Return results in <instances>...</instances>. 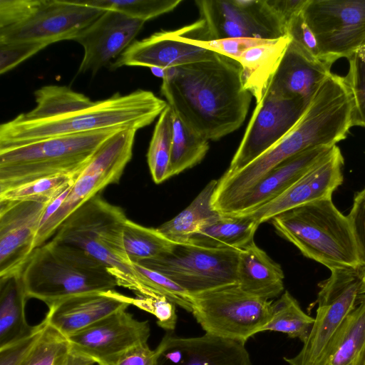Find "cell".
<instances>
[{
  "label": "cell",
  "mask_w": 365,
  "mask_h": 365,
  "mask_svg": "<svg viewBox=\"0 0 365 365\" xmlns=\"http://www.w3.org/2000/svg\"><path fill=\"white\" fill-rule=\"evenodd\" d=\"M309 103L266 92L256 107L225 173L242 169L274 145L297 124Z\"/></svg>",
  "instance_id": "cell-15"
},
{
  "label": "cell",
  "mask_w": 365,
  "mask_h": 365,
  "mask_svg": "<svg viewBox=\"0 0 365 365\" xmlns=\"http://www.w3.org/2000/svg\"><path fill=\"white\" fill-rule=\"evenodd\" d=\"M359 266L365 271V188L356 193L347 215Z\"/></svg>",
  "instance_id": "cell-44"
},
{
  "label": "cell",
  "mask_w": 365,
  "mask_h": 365,
  "mask_svg": "<svg viewBox=\"0 0 365 365\" xmlns=\"http://www.w3.org/2000/svg\"><path fill=\"white\" fill-rule=\"evenodd\" d=\"M46 46L36 42L0 43V73L14 68Z\"/></svg>",
  "instance_id": "cell-46"
},
{
  "label": "cell",
  "mask_w": 365,
  "mask_h": 365,
  "mask_svg": "<svg viewBox=\"0 0 365 365\" xmlns=\"http://www.w3.org/2000/svg\"><path fill=\"white\" fill-rule=\"evenodd\" d=\"M290 41L285 36L247 50L238 60L243 86L259 103L264 96Z\"/></svg>",
  "instance_id": "cell-26"
},
{
  "label": "cell",
  "mask_w": 365,
  "mask_h": 365,
  "mask_svg": "<svg viewBox=\"0 0 365 365\" xmlns=\"http://www.w3.org/2000/svg\"><path fill=\"white\" fill-rule=\"evenodd\" d=\"M365 344V299L332 335L316 365H354Z\"/></svg>",
  "instance_id": "cell-28"
},
{
  "label": "cell",
  "mask_w": 365,
  "mask_h": 365,
  "mask_svg": "<svg viewBox=\"0 0 365 365\" xmlns=\"http://www.w3.org/2000/svg\"><path fill=\"white\" fill-rule=\"evenodd\" d=\"M48 325L45 317L31 333L16 342L0 349V365H23Z\"/></svg>",
  "instance_id": "cell-42"
},
{
  "label": "cell",
  "mask_w": 365,
  "mask_h": 365,
  "mask_svg": "<svg viewBox=\"0 0 365 365\" xmlns=\"http://www.w3.org/2000/svg\"><path fill=\"white\" fill-rule=\"evenodd\" d=\"M28 299L48 307L78 294L115 290L108 268L76 247L51 238L36 247L21 272Z\"/></svg>",
  "instance_id": "cell-4"
},
{
  "label": "cell",
  "mask_w": 365,
  "mask_h": 365,
  "mask_svg": "<svg viewBox=\"0 0 365 365\" xmlns=\"http://www.w3.org/2000/svg\"><path fill=\"white\" fill-rule=\"evenodd\" d=\"M180 38L182 41L212 51L232 59L238 60L249 48L266 43L272 40L259 39L248 37L228 38L212 41H200L183 37L179 29Z\"/></svg>",
  "instance_id": "cell-41"
},
{
  "label": "cell",
  "mask_w": 365,
  "mask_h": 365,
  "mask_svg": "<svg viewBox=\"0 0 365 365\" xmlns=\"http://www.w3.org/2000/svg\"><path fill=\"white\" fill-rule=\"evenodd\" d=\"M319 284L317 314L307 341L289 365H316L328 341L346 317L365 299V271L359 265L330 270Z\"/></svg>",
  "instance_id": "cell-11"
},
{
  "label": "cell",
  "mask_w": 365,
  "mask_h": 365,
  "mask_svg": "<svg viewBox=\"0 0 365 365\" xmlns=\"http://www.w3.org/2000/svg\"><path fill=\"white\" fill-rule=\"evenodd\" d=\"M42 0H0V29L16 26L26 20Z\"/></svg>",
  "instance_id": "cell-47"
},
{
  "label": "cell",
  "mask_w": 365,
  "mask_h": 365,
  "mask_svg": "<svg viewBox=\"0 0 365 365\" xmlns=\"http://www.w3.org/2000/svg\"><path fill=\"white\" fill-rule=\"evenodd\" d=\"M200 19L187 26L185 37L200 41L248 37L274 40L286 27L268 0H197Z\"/></svg>",
  "instance_id": "cell-9"
},
{
  "label": "cell",
  "mask_w": 365,
  "mask_h": 365,
  "mask_svg": "<svg viewBox=\"0 0 365 365\" xmlns=\"http://www.w3.org/2000/svg\"><path fill=\"white\" fill-rule=\"evenodd\" d=\"M120 130L58 136L0 148V192L43 178L78 175L102 144Z\"/></svg>",
  "instance_id": "cell-6"
},
{
  "label": "cell",
  "mask_w": 365,
  "mask_h": 365,
  "mask_svg": "<svg viewBox=\"0 0 365 365\" xmlns=\"http://www.w3.org/2000/svg\"><path fill=\"white\" fill-rule=\"evenodd\" d=\"M127 220L121 207L98 194L73 212L51 238L83 250L108 268L118 286L141 297L143 289L123 243Z\"/></svg>",
  "instance_id": "cell-5"
},
{
  "label": "cell",
  "mask_w": 365,
  "mask_h": 365,
  "mask_svg": "<svg viewBox=\"0 0 365 365\" xmlns=\"http://www.w3.org/2000/svg\"><path fill=\"white\" fill-rule=\"evenodd\" d=\"M354 365H365V344L360 352Z\"/></svg>",
  "instance_id": "cell-51"
},
{
  "label": "cell",
  "mask_w": 365,
  "mask_h": 365,
  "mask_svg": "<svg viewBox=\"0 0 365 365\" xmlns=\"http://www.w3.org/2000/svg\"><path fill=\"white\" fill-rule=\"evenodd\" d=\"M284 274L274 262L255 242L239 254L237 284L245 292L269 300L284 290Z\"/></svg>",
  "instance_id": "cell-25"
},
{
  "label": "cell",
  "mask_w": 365,
  "mask_h": 365,
  "mask_svg": "<svg viewBox=\"0 0 365 365\" xmlns=\"http://www.w3.org/2000/svg\"><path fill=\"white\" fill-rule=\"evenodd\" d=\"M150 70L155 76L160 77L162 78V79L164 78L165 69L158 67H153L150 68Z\"/></svg>",
  "instance_id": "cell-52"
},
{
  "label": "cell",
  "mask_w": 365,
  "mask_h": 365,
  "mask_svg": "<svg viewBox=\"0 0 365 365\" xmlns=\"http://www.w3.org/2000/svg\"><path fill=\"white\" fill-rule=\"evenodd\" d=\"M150 335L148 321H139L124 309L66 337L71 354L110 365L131 349L148 343Z\"/></svg>",
  "instance_id": "cell-16"
},
{
  "label": "cell",
  "mask_w": 365,
  "mask_h": 365,
  "mask_svg": "<svg viewBox=\"0 0 365 365\" xmlns=\"http://www.w3.org/2000/svg\"><path fill=\"white\" fill-rule=\"evenodd\" d=\"M240 252L190 242L174 243L162 255L137 264L163 274L192 295L237 284Z\"/></svg>",
  "instance_id": "cell-10"
},
{
  "label": "cell",
  "mask_w": 365,
  "mask_h": 365,
  "mask_svg": "<svg viewBox=\"0 0 365 365\" xmlns=\"http://www.w3.org/2000/svg\"><path fill=\"white\" fill-rule=\"evenodd\" d=\"M173 113L192 132L217 140L244 123L252 101L238 61L217 54L165 69L160 87Z\"/></svg>",
  "instance_id": "cell-1"
},
{
  "label": "cell",
  "mask_w": 365,
  "mask_h": 365,
  "mask_svg": "<svg viewBox=\"0 0 365 365\" xmlns=\"http://www.w3.org/2000/svg\"><path fill=\"white\" fill-rule=\"evenodd\" d=\"M217 185V180H210L185 209L158 230L175 243L187 242L197 230L220 218L222 214L212 205Z\"/></svg>",
  "instance_id": "cell-29"
},
{
  "label": "cell",
  "mask_w": 365,
  "mask_h": 365,
  "mask_svg": "<svg viewBox=\"0 0 365 365\" xmlns=\"http://www.w3.org/2000/svg\"><path fill=\"white\" fill-rule=\"evenodd\" d=\"M349 71L344 76L353 101V126L365 128V43L348 59Z\"/></svg>",
  "instance_id": "cell-40"
},
{
  "label": "cell",
  "mask_w": 365,
  "mask_h": 365,
  "mask_svg": "<svg viewBox=\"0 0 365 365\" xmlns=\"http://www.w3.org/2000/svg\"><path fill=\"white\" fill-rule=\"evenodd\" d=\"M133 301L115 290L78 294L48 307L45 317L49 325L68 336L127 309Z\"/></svg>",
  "instance_id": "cell-22"
},
{
  "label": "cell",
  "mask_w": 365,
  "mask_h": 365,
  "mask_svg": "<svg viewBox=\"0 0 365 365\" xmlns=\"http://www.w3.org/2000/svg\"><path fill=\"white\" fill-rule=\"evenodd\" d=\"M94 364L88 359L71 354L66 365H93Z\"/></svg>",
  "instance_id": "cell-50"
},
{
  "label": "cell",
  "mask_w": 365,
  "mask_h": 365,
  "mask_svg": "<svg viewBox=\"0 0 365 365\" xmlns=\"http://www.w3.org/2000/svg\"><path fill=\"white\" fill-rule=\"evenodd\" d=\"M36 106L19 115L26 120L59 116L92 106L95 101L65 86H44L34 93Z\"/></svg>",
  "instance_id": "cell-31"
},
{
  "label": "cell",
  "mask_w": 365,
  "mask_h": 365,
  "mask_svg": "<svg viewBox=\"0 0 365 365\" xmlns=\"http://www.w3.org/2000/svg\"><path fill=\"white\" fill-rule=\"evenodd\" d=\"M27 299L21 274L0 279V349L34 329L35 326H30L26 318Z\"/></svg>",
  "instance_id": "cell-27"
},
{
  "label": "cell",
  "mask_w": 365,
  "mask_h": 365,
  "mask_svg": "<svg viewBox=\"0 0 365 365\" xmlns=\"http://www.w3.org/2000/svg\"><path fill=\"white\" fill-rule=\"evenodd\" d=\"M191 296V313L205 333L243 344L260 332L272 315V302L244 291L237 284Z\"/></svg>",
  "instance_id": "cell-8"
},
{
  "label": "cell",
  "mask_w": 365,
  "mask_h": 365,
  "mask_svg": "<svg viewBox=\"0 0 365 365\" xmlns=\"http://www.w3.org/2000/svg\"><path fill=\"white\" fill-rule=\"evenodd\" d=\"M302 13L327 63L349 59L365 43V0H309Z\"/></svg>",
  "instance_id": "cell-13"
},
{
  "label": "cell",
  "mask_w": 365,
  "mask_h": 365,
  "mask_svg": "<svg viewBox=\"0 0 365 365\" xmlns=\"http://www.w3.org/2000/svg\"><path fill=\"white\" fill-rule=\"evenodd\" d=\"M344 163L341 152L336 145L317 165L280 195L241 215L251 217L261 225L292 209L331 197L334 191L343 182Z\"/></svg>",
  "instance_id": "cell-18"
},
{
  "label": "cell",
  "mask_w": 365,
  "mask_h": 365,
  "mask_svg": "<svg viewBox=\"0 0 365 365\" xmlns=\"http://www.w3.org/2000/svg\"><path fill=\"white\" fill-rule=\"evenodd\" d=\"M259 225L247 215H222L197 230L188 242L210 248L241 250L255 242L254 236Z\"/></svg>",
  "instance_id": "cell-30"
},
{
  "label": "cell",
  "mask_w": 365,
  "mask_h": 365,
  "mask_svg": "<svg viewBox=\"0 0 365 365\" xmlns=\"http://www.w3.org/2000/svg\"><path fill=\"white\" fill-rule=\"evenodd\" d=\"M157 348L158 365H251L245 344L207 333L191 338L167 334Z\"/></svg>",
  "instance_id": "cell-20"
},
{
  "label": "cell",
  "mask_w": 365,
  "mask_h": 365,
  "mask_svg": "<svg viewBox=\"0 0 365 365\" xmlns=\"http://www.w3.org/2000/svg\"><path fill=\"white\" fill-rule=\"evenodd\" d=\"M286 35L310 56L324 61L316 37L307 25L302 11L292 17L287 24Z\"/></svg>",
  "instance_id": "cell-45"
},
{
  "label": "cell",
  "mask_w": 365,
  "mask_h": 365,
  "mask_svg": "<svg viewBox=\"0 0 365 365\" xmlns=\"http://www.w3.org/2000/svg\"><path fill=\"white\" fill-rule=\"evenodd\" d=\"M217 53L186 43L178 30L162 31L148 38L135 41L123 52L113 68L121 66L170 68L193 62L211 60Z\"/></svg>",
  "instance_id": "cell-21"
},
{
  "label": "cell",
  "mask_w": 365,
  "mask_h": 365,
  "mask_svg": "<svg viewBox=\"0 0 365 365\" xmlns=\"http://www.w3.org/2000/svg\"><path fill=\"white\" fill-rule=\"evenodd\" d=\"M314 322V318L306 314L297 301L286 291L272 304V315L261 331H271L287 334L297 338L303 344L307 341Z\"/></svg>",
  "instance_id": "cell-33"
},
{
  "label": "cell",
  "mask_w": 365,
  "mask_h": 365,
  "mask_svg": "<svg viewBox=\"0 0 365 365\" xmlns=\"http://www.w3.org/2000/svg\"><path fill=\"white\" fill-rule=\"evenodd\" d=\"M331 64L310 56L290 40L267 91L284 98L310 103L327 77Z\"/></svg>",
  "instance_id": "cell-23"
},
{
  "label": "cell",
  "mask_w": 365,
  "mask_h": 365,
  "mask_svg": "<svg viewBox=\"0 0 365 365\" xmlns=\"http://www.w3.org/2000/svg\"><path fill=\"white\" fill-rule=\"evenodd\" d=\"M123 243L133 264L156 258L169 251L175 242L157 228L147 227L128 219L123 229Z\"/></svg>",
  "instance_id": "cell-34"
},
{
  "label": "cell",
  "mask_w": 365,
  "mask_h": 365,
  "mask_svg": "<svg viewBox=\"0 0 365 365\" xmlns=\"http://www.w3.org/2000/svg\"><path fill=\"white\" fill-rule=\"evenodd\" d=\"M145 21L115 11H105L74 41L84 51L78 73H96L124 52L133 42Z\"/></svg>",
  "instance_id": "cell-19"
},
{
  "label": "cell",
  "mask_w": 365,
  "mask_h": 365,
  "mask_svg": "<svg viewBox=\"0 0 365 365\" xmlns=\"http://www.w3.org/2000/svg\"><path fill=\"white\" fill-rule=\"evenodd\" d=\"M168 106L152 91L116 93L92 106L59 116L26 120L19 115L0 125V148L106 129L138 130L151 124Z\"/></svg>",
  "instance_id": "cell-3"
},
{
  "label": "cell",
  "mask_w": 365,
  "mask_h": 365,
  "mask_svg": "<svg viewBox=\"0 0 365 365\" xmlns=\"http://www.w3.org/2000/svg\"><path fill=\"white\" fill-rule=\"evenodd\" d=\"M137 130L123 129L107 139L80 173L58 209L40 227L36 248L48 241L65 220L105 187L119 182L131 160Z\"/></svg>",
  "instance_id": "cell-12"
},
{
  "label": "cell",
  "mask_w": 365,
  "mask_h": 365,
  "mask_svg": "<svg viewBox=\"0 0 365 365\" xmlns=\"http://www.w3.org/2000/svg\"><path fill=\"white\" fill-rule=\"evenodd\" d=\"M78 175L43 178L0 192V201H31L50 205L71 187Z\"/></svg>",
  "instance_id": "cell-36"
},
{
  "label": "cell",
  "mask_w": 365,
  "mask_h": 365,
  "mask_svg": "<svg viewBox=\"0 0 365 365\" xmlns=\"http://www.w3.org/2000/svg\"><path fill=\"white\" fill-rule=\"evenodd\" d=\"M309 0H268L273 11L286 25L289 20L302 11Z\"/></svg>",
  "instance_id": "cell-49"
},
{
  "label": "cell",
  "mask_w": 365,
  "mask_h": 365,
  "mask_svg": "<svg viewBox=\"0 0 365 365\" xmlns=\"http://www.w3.org/2000/svg\"><path fill=\"white\" fill-rule=\"evenodd\" d=\"M270 222L304 256L330 270L359 265L347 216L336 207L331 197L292 209Z\"/></svg>",
  "instance_id": "cell-7"
},
{
  "label": "cell",
  "mask_w": 365,
  "mask_h": 365,
  "mask_svg": "<svg viewBox=\"0 0 365 365\" xmlns=\"http://www.w3.org/2000/svg\"><path fill=\"white\" fill-rule=\"evenodd\" d=\"M171 141L172 110L168 105L158 117L147 153L150 172L156 184L169 178Z\"/></svg>",
  "instance_id": "cell-35"
},
{
  "label": "cell",
  "mask_w": 365,
  "mask_h": 365,
  "mask_svg": "<svg viewBox=\"0 0 365 365\" xmlns=\"http://www.w3.org/2000/svg\"><path fill=\"white\" fill-rule=\"evenodd\" d=\"M133 305L153 314L157 324L166 331H173L177 322L175 304L165 297H137Z\"/></svg>",
  "instance_id": "cell-43"
},
{
  "label": "cell",
  "mask_w": 365,
  "mask_h": 365,
  "mask_svg": "<svg viewBox=\"0 0 365 365\" xmlns=\"http://www.w3.org/2000/svg\"><path fill=\"white\" fill-rule=\"evenodd\" d=\"M133 266L143 289L142 297H165L186 311L192 312V296L185 289L159 272L138 264Z\"/></svg>",
  "instance_id": "cell-38"
},
{
  "label": "cell",
  "mask_w": 365,
  "mask_h": 365,
  "mask_svg": "<svg viewBox=\"0 0 365 365\" xmlns=\"http://www.w3.org/2000/svg\"><path fill=\"white\" fill-rule=\"evenodd\" d=\"M352 120L353 101L348 88L337 77L328 76L286 135L242 169L225 173L217 180L213 207L222 215L230 213L246 193L287 159L309 149L333 147L345 139Z\"/></svg>",
  "instance_id": "cell-2"
},
{
  "label": "cell",
  "mask_w": 365,
  "mask_h": 365,
  "mask_svg": "<svg viewBox=\"0 0 365 365\" xmlns=\"http://www.w3.org/2000/svg\"><path fill=\"white\" fill-rule=\"evenodd\" d=\"M105 11L75 0H42L23 22L0 29V43L36 42L48 46L73 40Z\"/></svg>",
  "instance_id": "cell-14"
},
{
  "label": "cell",
  "mask_w": 365,
  "mask_h": 365,
  "mask_svg": "<svg viewBox=\"0 0 365 365\" xmlns=\"http://www.w3.org/2000/svg\"><path fill=\"white\" fill-rule=\"evenodd\" d=\"M78 4L115 11L147 21L174 10L181 0H75Z\"/></svg>",
  "instance_id": "cell-37"
},
{
  "label": "cell",
  "mask_w": 365,
  "mask_h": 365,
  "mask_svg": "<svg viewBox=\"0 0 365 365\" xmlns=\"http://www.w3.org/2000/svg\"><path fill=\"white\" fill-rule=\"evenodd\" d=\"M209 148L208 140L190 130L172 111L169 178L200 163Z\"/></svg>",
  "instance_id": "cell-32"
},
{
  "label": "cell",
  "mask_w": 365,
  "mask_h": 365,
  "mask_svg": "<svg viewBox=\"0 0 365 365\" xmlns=\"http://www.w3.org/2000/svg\"><path fill=\"white\" fill-rule=\"evenodd\" d=\"M333 147L309 149L287 159L263 177L227 215L247 214L274 200L317 165Z\"/></svg>",
  "instance_id": "cell-24"
},
{
  "label": "cell",
  "mask_w": 365,
  "mask_h": 365,
  "mask_svg": "<svg viewBox=\"0 0 365 365\" xmlns=\"http://www.w3.org/2000/svg\"><path fill=\"white\" fill-rule=\"evenodd\" d=\"M71 354L68 338L48 323L23 365H66Z\"/></svg>",
  "instance_id": "cell-39"
},
{
  "label": "cell",
  "mask_w": 365,
  "mask_h": 365,
  "mask_svg": "<svg viewBox=\"0 0 365 365\" xmlns=\"http://www.w3.org/2000/svg\"><path fill=\"white\" fill-rule=\"evenodd\" d=\"M159 354L158 348L152 350L145 343L128 351L110 365H158Z\"/></svg>",
  "instance_id": "cell-48"
},
{
  "label": "cell",
  "mask_w": 365,
  "mask_h": 365,
  "mask_svg": "<svg viewBox=\"0 0 365 365\" xmlns=\"http://www.w3.org/2000/svg\"><path fill=\"white\" fill-rule=\"evenodd\" d=\"M48 205L0 201V279L21 274L36 249V238Z\"/></svg>",
  "instance_id": "cell-17"
}]
</instances>
